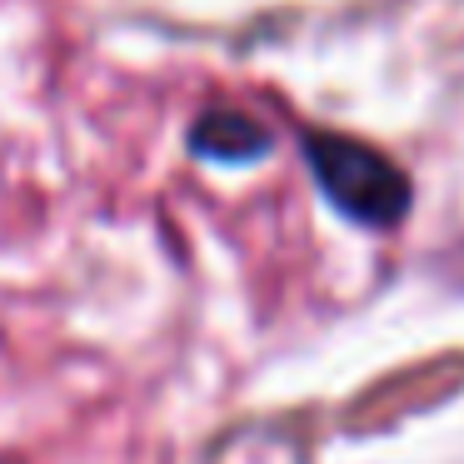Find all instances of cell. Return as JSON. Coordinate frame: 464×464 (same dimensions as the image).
<instances>
[{
  "instance_id": "6da1fadb",
  "label": "cell",
  "mask_w": 464,
  "mask_h": 464,
  "mask_svg": "<svg viewBox=\"0 0 464 464\" xmlns=\"http://www.w3.org/2000/svg\"><path fill=\"white\" fill-rule=\"evenodd\" d=\"M304 165H310L314 185L324 190V200L354 225H370V230H390L410 215V175L380 155L374 145L354 140L340 130H304L300 135Z\"/></svg>"
},
{
  "instance_id": "7a4b0ae2",
  "label": "cell",
  "mask_w": 464,
  "mask_h": 464,
  "mask_svg": "<svg viewBox=\"0 0 464 464\" xmlns=\"http://www.w3.org/2000/svg\"><path fill=\"white\" fill-rule=\"evenodd\" d=\"M270 130L245 111H230V105H215L190 125V150L215 165H255L270 155Z\"/></svg>"
}]
</instances>
